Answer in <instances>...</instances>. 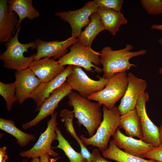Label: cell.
Wrapping results in <instances>:
<instances>
[{"instance_id":"31","label":"cell","mask_w":162,"mask_h":162,"mask_svg":"<svg viewBox=\"0 0 162 162\" xmlns=\"http://www.w3.org/2000/svg\"><path fill=\"white\" fill-rule=\"evenodd\" d=\"M91 153L92 158L90 162H118L110 161L106 160L100 155L97 149H94Z\"/></svg>"},{"instance_id":"17","label":"cell","mask_w":162,"mask_h":162,"mask_svg":"<svg viewBox=\"0 0 162 162\" xmlns=\"http://www.w3.org/2000/svg\"><path fill=\"white\" fill-rule=\"evenodd\" d=\"M42 83L48 82L60 74L65 69L57 61L48 57L33 61L28 67Z\"/></svg>"},{"instance_id":"25","label":"cell","mask_w":162,"mask_h":162,"mask_svg":"<svg viewBox=\"0 0 162 162\" xmlns=\"http://www.w3.org/2000/svg\"><path fill=\"white\" fill-rule=\"evenodd\" d=\"M62 118L61 120L64 123L67 132L74 138L79 144L80 148L81 153L87 160L88 162H90L92 159V156L77 135L73 124V120L74 114L73 110L67 109L62 110L60 113Z\"/></svg>"},{"instance_id":"4","label":"cell","mask_w":162,"mask_h":162,"mask_svg":"<svg viewBox=\"0 0 162 162\" xmlns=\"http://www.w3.org/2000/svg\"><path fill=\"white\" fill-rule=\"evenodd\" d=\"M103 119L95 134L89 138L80 136L85 146L93 145L102 152L107 148L110 137L113 136L119 127L121 116L118 107L115 106L110 110L105 106L103 107Z\"/></svg>"},{"instance_id":"10","label":"cell","mask_w":162,"mask_h":162,"mask_svg":"<svg viewBox=\"0 0 162 162\" xmlns=\"http://www.w3.org/2000/svg\"><path fill=\"white\" fill-rule=\"evenodd\" d=\"M148 101V94L145 92L139 97L135 109L140 120L142 140L154 147H157L162 145L160 138V127L155 125L147 115L146 105Z\"/></svg>"},{"instance_id":"6","label":"cell","mask_w":162,"mask_h":162,"mask_svg":"<svg viewBox=\"0 0 162 162\" xmlns=\"http://www.w3.org/2000/svg\"><path fill=\"white\" fill-rule=\"evenodd\" d=\"M128 83L126 72L118 73L108 79L104 88L87 98L97 101L110 110L124 95Z\"/></svg>"},{"instance_id":"27","label":"cell","mask_w":162,"mask_h":162,"mask_svg":"<svg viewBox=\"0 0 162 162\" xmlns=\"http://www.w3.org/2000/svg\"><path fill=\"white\" fill-rule=\"evenodd\" d=\"M0 94L5 101L7 109L8 111H10L14 103L17 101L15 95L14 82L5 83L0 82Z\"/></svg>"},{"instance_id":"38","label":"cell","mask_w":162,"mask_h":162,"mask_svg":"<svg viewBox=\"0 0 162 162\" xmlns=\"http://www.w3.org/2000/svg\"><path fill=\"white\" fill-rule=\"evenodd\" d=\"M22 162H29L28 161L27 159H24L22 161Z\"/></svg>"},{"instance_id":"32","label":"cell","mask_w":162,"mask_h":162,"mask_svg":"<svg viewBox=\"0 0 162 162\" xmlns=\"http://www.w3.org/2000/svg\"><path fill=\"white\" fill-rule=\"evenodd\" d=\"M5 146L0 148V162H6L8 159V155L7 154Z\"/></svg>"},{"instance_id":"30","label":"cell","mask_w":162,"mask_h":162,"mask_svg":"<svg viewBox=\"0 0 162 162\" xmlns=\"http://www.w3.org/2000/svg\"><path fill=\"white\" fill-rule=\"evenodd\" d=\"M144 157L145 158L158 162H162V145L157 147H154L145 155Z\"/></svg>"},{"instance_id":"33","label":"cell","mask_w":162,"mask_h":162,"mask_svg":"<svg viewBox=\"0 0 162 162\" xmlns=\"http://www.w3.org/2000/svg\"><path fill=\"white\" fill-rule=\"evenodd\" d=\"M50 155L48 154H44L39 157L40 162H52L54 160H51L50 158Z\"/></svg>"},{"instance_id":"36","label":"cell","mask_w":162,"mask_h":162,"mask_svg":"<svg viewBox=\"0 0 162 162\" xmlns=\"http://www.w3.org/2000/svg\"><path fill=\"white\" fill-rule=\"evenodd\" d=\"M29 162H40L39 158H32Z\"/></svg>"},{"instance_id":"1","label":"cell","mask_w":162,"mask_h":162,"mask_svg":"<svg viewBox=\"0 0 162 162\" xmlns=\"http://www.w3.org/2000/svg\"><path fill=\"white\" fill-rule=\"evenodd\" d=\"M133 48L132 45L127 44L123 49L116 50H112L111 47H104L100 52V59L104 73L103 77L109 79L115 74L124 73L132 67L137 65L131 64L129 60L132 57L145 54L146 52L145 49L138 51L131 52Z\"/></svg>"},{"instance_id":"26","label":"cell","mask_w":162,"mask_h":162,"mask_svg":"<svg viewBox=\"0 0 162 162\" xmlns=\"http://www.w3.org/2000/svg\"><path fill=\"white\" fill-rule=\"evenodd\" d=\"M58 145L53 148H58L62 150L69 159L70 162H88L81 153L77 152L72 147L68 141L62 135L58 128L56 129Z\"/></svg>"},{"instance_id":"16","label":"cell","mask_w":162,"mask_h":162,"mask_svg":"<svg viewBox=\"0 0 162 162\" xmlns=\"http://www.w3.org/2000/svg\"><path fill=\"white\" fill-rule=\"evenodd\" d=\"M113 141L120 149L130 154L142 158H145V155L154 147L142 140H137L126 136L118 128L113 136Z\"/></svg>"},{"instance_id":"28","label":"cell","mask_w":162,"mask_h":162,"mask_svg":"<svg viewBox=\"0 0 162 162\" xmlns=\"http://www.w3.org/2000/svg\"><path fill=\"white\" fill-rule=\"evenodd\" d=\"M140 2L149 14H162V0H141Z\"/></svg>"},{"instance_id":"13","label":"cell","mask_w":162,"mask_h":162,"mask_svg":"<svg viewBox=\"0 0 162 162\" xmlns=\"http://www.w3.org/2000/svg\"><path fill=\"white\" fill-rule=\"evenodd\" d=\"M79 41V39L72 36L62 41L58 40L45 41L37 39V53L34 61H38L43 58H52L56 60L68 53V48L74 43Z\"/></svg>"},{"instance_id":"11","label":"cell","mask_w":162,"mask_h":162,"mask_svg":"<svg viewBox=\"0 0 162 162\" xmlns=\"http://www.w3.org/2000/svg\"><path fill=\"white\" fill-rule=\"evenodd\" d=\"M72 89L66 81L61 86L53 91L42 103L36 116L30 121L22 125V128L27 130L37 125L49 115L54 112L60 102L68 96Z\"/></svg>"},{"instance_id":"37","label":"cell","mask_w":162,"mask_h":162,"mask_svg":"<svg viewBox=\"0 0 162 162\" xmlns=\"http://www.w3.org/2000/svg\"><path fill=\"white\" fill-rule=\"evenodd\" d=\"M158 42L162 46V39H158ZM159 73L160 74H162V68H160L159 70Z\"/></svg>"},{"instance_id":"9","label":"cell","mask_w":162,"mask_h":162,"mask_svg":"<svg viewBox=\"0 0 162 162\" xmlns=\"http://www.w3.org/2000/svg\"><path fill=\"white\" fill-rule=\"evenodd\" d=\"M98 8L94 0L87 2L83 7L77 10L59 11L56 12L55 15L69 24L72 30L71 36L79 38L82 28L89 24L90 16L97 11Z\"/></svg>"},{"instance_id":"19","label":"cell","mask_w":162,"mask_h":162,"mask_svg":"<svg viewBox=\"0 0 162 162\" xmlns=\"http://www.w3.org/2000/svg\"><path fill=\"white\" fill-rule=\"evenodd\" d=\"M7 3L9 10L15 12L18 16L16 31L24 19L33 20L40 16L39 12L33 6L32 0H8Z\"/></svg>"},{"instance_id":"8","label":"cell","mask_w":162,"mask_h":162,"mask_svg":"<svg viewBox=\"0 0 162 162\" xmlns=\"http://www.w3.org/2000/svg\"><path fill=\"white\" fill-rule=\"evenodd\" d=\"M58 112H55L51 115V118L47 123V128L41 133L34 145L29 150L23 151L19 153L20 155L28 158H39L45 154H48L53 157H57L58 154L52 148V144L57 140L56 129L58 125L57 118Z\"/></svg>"},{"instance_id":"14","label":"cell","mask_w":162,"mask_h":162,"mask_svg":"<svg viewBox=\"0 0 162 162\" xmlns=\"http://www.w3.org/2000/svg\"><path fill=\"white\" fill-rule=\"evenodd\" d=\"M15 77V95L17 101L21 104L30 98L32 92L41 82L29 68L16 70Z\"/></svg>"},{"instance_id":"34","label":"cell","mask_w":162,"mask_h":162,"mask_svg":"<svg viewBox=\"0 0 162 162\" xmlns=\"http://www.w3.org/2000/svg\"><path fill=\"white\" fill-rule=\"evenodd\" d=\"M151 29H156L162 31V24L158 25L157 24L152 25Z\"/></svg>"},{"instance_id":"23","label":"cell","mask_w":162,"mask_h":162,"mask_svg":"<svg viewBox=\"0 0 162 162\" xmlns=\"http://www.w3.org/2000/svg\"><path fill=\"white\" fill-rule=\"evenodd\" d=\"M102 152L104 158L118 162H158L151 159L146 160L127 153L118 148L113 140L110 142L109 147Z\"/></svg>"},{"instance_id":"21","label":"cell","mask_w":162,"mask_h":162,"mask_svg":"<svg viewBox=\"0 0 162 162\" xmlns=\"http://www.w3.org/2000/svg\"><path fill=\"white\" fill-rule=\"evenodd\" d=\"M118 127L124 130L127 136L142 140L140 120L135 109L121 116Z\"/></svg>"},{"instance_id":"5","label":"cell","mask_w":162,"mask_h":162,"mask_svg":"<svg viewBox=\"0 0 162 162\" xmlns=\"http://www.w3.org/2000/svg\"><path fill=\"white\" fill-rule=\"evenodd\" d=\"M70 50L69 52L57 61L60 65L78 66L87 71L93 73L95 71L99 74L103 72L102 68L98 66L101 64L99 52L82 45L79 41L71 45Z\"/></svg>"},{"instance_id":"15","label":"cell","mask_w":162,"mask_h":162,"mask_svg":"<svg viewBox=\"0 0 162 162\" xmlns=\"http://www.w3.org/2000/svg\"><path fill=\"white\" fill-rule=\"evenodd\" d=\"M72 65H68L60 74L50 81L41 82L32 92L30 98L32 99L36 105L35 112L39 111L44 101L55 90L66 81L72 70Z\"/></svg>"},{"instance_id":"12","label":"cell","mask_w":162,"mask_h":162,"mask_svg":"<svg viewBox=\"0 0 162 162\" xmlns=\"http://www.w3.org/2000/svg\"><path fill=\"white\" fill-rule=\"evenodd\" d=\"M128 83L125 92L118 107L121 115L135 109L139 97L145 92L146 81L136 77L131 73L127 74Z\"/></svg>"},{"instance_id":"18","label":"cell","mask_w":162,"mask_h":162,"mask_svg":"<svg viewBox=\"0 0 162 162\" xmlns=\"http://www.w3.org/2000/svg\"><path fill=\"white\" fill-rule=\"evenodd\" d=\"M8 0H0V43L6 42L16 32L19 18L14 11L9 10Z\"/></svg>"},{"instance_id":"20","label":"cell","mask_w":162,"mask_h":162,"mask_svg":"<svg viewBox=\"0 0 162 162\" xmlns=\"http://www.w3.org/2000/svg\"><path fill=\"white\" fill-rule=\"evenodd\" d=\"M97 12L103 22L105 30L114 35L120 26L127 24V20L121 12L104 8L98 7Z\"/></svg>"},{"instance_id":"2","label":"cell","mask_w":162,"mask_h":162,"mask_svg":"<svg viewBox=\"0 0 162 162\" xmlns=\"http://www.w3.org/2000/svg\"><path fill=\"white\" fill-rule=\"evenodd\" d=\"M68 103L73 108L74 117L79 124H82L87 130L90 137L93 136L102 121L101 106L99 103L93 102L72 92L68 95Z\"/></svg>"},{"instance_id":"35","label":"cell","mask_w":162,"mask_h":162,"mask_svg":"<svg viewBox=\"0 0 162 162\" xmlns=\"http://www.w3.org/2000/svg\"><path fill=\"white\" fill-rule=\"evenodd\" d=\"M160 140L161 144H162V122H161L160 127Z\"/></svg>"},{"instance_id":"22","label":"cell","mask_w":162,"mask_h":162,"mask_svg":"<svg viewBox=\"0 0 162 162\" xmlns=\"http://www.w3.org/2000/svg\"><path fill=\"white\" fill-rule=\"evenodd\" d=\"M90 22L84 31L82 32L78 38L82 45L91 47L92 44L97 35L101 31L105 30L100 17L97 11L90 16Z\"/></svg>"},{"instance_id":"24","label":"cell","mask_w":162,"mask_h":162,"mask_svg":"<svg viewBox=\"0 0 162 162\" xmlns=\"http://www.w3.org/2000/svg\"><path fill=\"white\" fill-rule=\"evenodd\" d=\"M0 129L14 136L17 140V143L21 147L26 146L36 138L34 134L26 133L17 128L12 120L0 118Z\"/></svg>"},{"instance_id":"29","label":"cell","mask_w":162,"mask_h":162,"mask_svg":"<svg viewBox=\"0 0 162 162\" xmlns=\"http://www.w3.org/2000/svg\"><path fill=\"white\" fill-rule=\"evenodd\" d=\"M98 7L104 8L121 12L122 0H95Z\"/></svg>"},{"instance_id":"7","label":"cell","mask_w":162,"mask_h":162,"mask_svg":"<svg viewBox=\"0 0 162 162\" xmlns=\"http://www.w3.org/2000/svg\"><path fill=\"white\" fill-rule=\"evenodd\" d=\"M72 70L66 81L72 90L77 91L82 97L87 98L91 95L103 90L108 80L97 76L98 80L89 78L81 67L72 65Z\"/></svg>"},{"instance_id":"3","label":"cell","mask_w":162,"mask_h":162,"mask_svg":"<svg viewBox=\"0 0 162 162\" xmlns=\"http://www.w3.org/2000/svg\"><path fill=\"white\" fill-rule=\"evenodd\" d=\"M21 27L19 26L15 35L5 42V50L0 55V59L3 62V67L6 68L15 70H23L29 67L34 60L36 53L29 57L24 55L25 52H28V50L36 48L35 41L26 44L20 43L18 40V35Z\"/></svg>"}]
</instances>
